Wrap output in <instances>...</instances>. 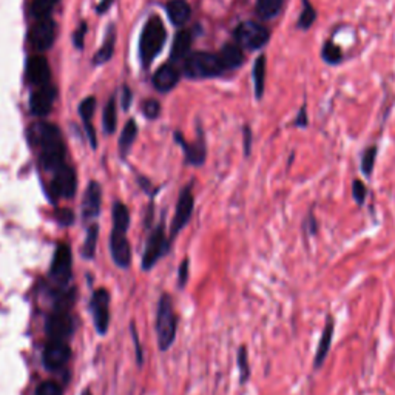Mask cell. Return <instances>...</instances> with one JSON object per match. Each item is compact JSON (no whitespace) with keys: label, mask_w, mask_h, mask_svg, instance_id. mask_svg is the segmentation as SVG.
Masks as SVG:
<instances>
[{"label":"cell","mask_w":395,"mask_h":395,"mask_svg":"<svg viewBox=\"0 0 395 395\" xmlns=\"http://www.w3.org/2000/svg\"><path fill=\"white\" fill-rule=\"evenodd\" d=\"M34 143L40 147V162L47 170L56 172L65 164V144L61 130L51 124H38L31 129Z\"/></svg>","instance_id":"cell-1"},{"label":"cell","mask_w":395,"mask_h":395,"mask_svg":"<svg viewBox=\"0 0 395 395\" xmlns=\"http://www.w3.org/2000/svg\"><path fill=\"white\" fill-rule=\"evenodd\" d=\"M111 235H110V252L115 264L121 269H127L131 264V247L127 238L130 225L129 209L122 202L113 204L111 210Z\"/></svg>","instance_id":"cell-2"},{"label":"cell","mask_w":395,"mask_h":395,"mask_svg":"<svg viewBox=\"0 0 395 395\" xmlns=\"http://www.w3.org/2000/svg\"><path fill=\"white\" fill-rule=\"evenodd\" d=\"M176 324H178V319L175 314L172 296L164 293L161 296L156 310V335L161 350H167L173 344L176 338Z\"/></svg>","instance_id":"cell-3"},{"label":"cell","mask_w":395,"mask_h":395,"mask_svg":"<svg viewBox=\"0 0 395 395\" xmlns=\"http://www.w3.org/2000/svg\"><path fill=\"white\" fill-rule=\"evenodd\" d=\"M166 42V28L162 25L161 19L152 17L145 24V28L140 36V59H143L144 65L147 67L156 56L159 54L162 45Z\"/></svg>","instance_id":"cell-4"},{"label":"cell","mask_w":395,"mask_h":395,"mask_svg":"<svg viewBox=\"0 0 395 395\" xmlns=\"http://www.w3.org/2000/svg\"><path fill=\"white\" fill-rule=\"evenodd\" d=\"M224 72L220 56L211 53H193L184 62V73L195 79L216 77Z\"/></svg>","instance_id":"cell-5"},{"label":"cell","mask_w":395,"mask_h":395,"mask_svg":"<svg viewBox=\"0 0 395 395\" xmlns=\"http://www.w3.org/2000/svg\"><path fill=\"white\" fill-rule=\"evenodd\" d=\"M234 36L236 44L243 49L255 51V49H261L269 44L271 31L264 25L253 22V20H245L236 26Z\"/></svg>","instance_id":"cell-6"},{"label":"cell","mask_w":395,"mask_h":395,"mask_svg":"<svg viewBox=\"0 0 395 395\" xmlns=\"http://www.w3.org/2000/svg\"><path fill=\"white\" fill-rule=\"evenodd\" d=\"M72 271H73V253L68 244H59L56 247L51 267H49V278H51L56 284L67 286L72 280Z\"/></svg>","instance_id":"cell-7"},{"label":"cell","mask_w":395,"mask_h":395,"mask_svg":"<svg viewBox=\"0 0 395 395\" xmlns=\"http://www.w3.org/2000/svg\"><path fill=\"white\" fill-rule=\"evenodd\" d=\"M168 249H170V241H168L166 236V230L162 225H158L147 239L145 252L143 257V269L144 271L153 269L158 261L164 255H167Z\"/></svg>","instance_id":"cell-8"},{"label":"cell","mask_w":395,"mask_h":395,"mask_svg":"<svg viewBox=\"0 0 395 395\" xmlns=\"http://www.w3.org/2000/svg\"><path fill=\"white\" fill-rule=\"evenodd\" d=\"M91 316L99 335H105L110 326V292L107 289L99 287L97 291L91 295L90 301Z\"/></svg>","instance_id":"cell-9"},{"label":"cell","mask_w":395,"mask_h":395,"mask_svg":"<svg viewBox=\"0 0 395 395\" xmlns=\"http://www.w3.org/2000/svg\"><path fill=\"white\" fill-rule=\"evenodd\" d=\"M195 209V196H193V188L192 184H188L187 187L182 188V192L178 198V204H176L175 215L170 225V235L175 238L179 232L186 227V225L192 220Z\"/></svg>","instance_id":"cell-10"},{"label":"cell","mask_w":395,"mask_h":395,"mask_svg":"<svg viewBox=\"0 0 395 395\" xmlns=\"http://www.w3.org/2000/svg\"><path fill=\"white\" fill-rule=\"evenodd\" d=\"M45 330L49 340H63L67 341L74 330V323L65 307L56 309L47 319Z\"/></svg>","instance_id":"cell-11"},{"label":"cell","mask_w":395,"mask_h":395,"mask_svg":"<svg viewBox=\"0 0 395 395\" xmlns=\"http://www.w3.org/2000/svg\"><path fill=\"white\" fill-rule=\"evenodd\" d=\"M77 188V176L72 167L63 164L54 172L49 192L53 193L56 200L61 198H73Z\"/></svg>","instance_id":"cell-12"},{"label":"cell","mask_w":395,"mask_h":395,"mask_svg":"<svg viewBox=\"0 0 395 395\" xmlns=\"http://www.w3.org/2000/svg\"><path fill=\"white\" fill-rule=\"evenodd\" d=\"M72 349L63 340H48L44 349V364L48 371H59L67 364Z\"/></svg>","instance_id":"cell-13"},{"label":"cell","mask_w":395,"mask_h":395,"mask_svg":"<svg viewBox=\"0 0 395 395\" xmlns=\"http://www.w3.org/2000/svg\"><path fill=\"white\" fill-rule=\"evenodd\" d=\"M56 25L51 19H40L30 31V44L36 51H45L54 42Z\"/></svg>","instance_id":"cell-14"},{"label":"cell","mask_w":395,"mask_h":395,"mask_svg":"<svg viewBox=\"0 0 395 395\" xmlns=\"http://www.w3.org/2000/svg\"><path fill=\"white\" fill-rule=\"evenodd\" d=\"M56 95H58V91H56V88L51 86H42L34 91L30 102L33 115L39 118L47 116L53 108Z\"/></svg>","instance_id":"cell-15"},{"label":"cell","mask_w":395,"mask_h":395,"mask_svg":"<svg viewBox=\"0 0 395 395\" xmlns=\"http://www.w3.org/2000/svg\"><path fill=\"white\" fill-rule=\"evenodd\" d=\"M101 201H102V188L101 184L96 181H91L82 201V216L83 220H95L101 211Z\"/></svg>","instance_id":"cell-16"},{"label":"cell","mask_w":395,"mask_h":395,"mask_svg":"<svg viewBox=\"0 0 395 395\" xmlns=\"http://www.w3.org/2000/svg\"><path fill=\"white\" fill-rule=\"evenodd\" d=\"M26 79L36 87L47 86L49 81V65L45 58L34 56L26 62Z\"/></svg>","instance_id":"cell-17"},{"label":"cell","mask_w":395,"mask_h":395,"mask_svg":"<svg viewBox=\"0 0 395 395\" xmlns=\"http://www.w3.org/2000/svg\"><path fill=\"white\" fill-rule=\"evenodd\" d=\"M334 330H335V321L332 316H328L326 320V326L323 329V334H321V340L319 348H316V354H315V360H314V368L315 369H320L324 360H326L329 350H330V346H332V340H334Z\"/></svg>","instance_id":"cell-18"},{"label":"cell","mask_w":395,"mask_h":395,"mask_svg":"<svg viewBox=\"0 0 395 395\" xmlns=\"http://www.w3.org/2000/svg\"><path fill=\"white\" fill-rule=\"evenodd\" d=\"M178 81H179V72L173 65H170V63L162 65L153 76V86L158 91H161V93L173 90Z\"/></svg>","instance_id":"cell-19"},{"label":"cell","mask_w":395,"mask_h":395,"mask_svg":"<svg viewBox=\"0 0 395 395\" xmlns=\"http://www.w3.org/2000/svg\"><path fill=\"white\" fill-rule=\"evenodd\" d=\"M218 56H220V61L223 63L224 70H235L238 67H241L244 62L243 48L238 44H225Z\"/></svg>","instance_id":"cell-20"},{"label":"cell","mask_w":395,"mask_h":395,"mask_svg":"<svg viewBox=\"0 0 395 395\" xmlns=\"http://www.w3.org/2000/svg\"><path fill=\"white\" fill-rule=\"evenodd\" d=\"M176 140L181 143L182 148H184L188 164H192V166H202L204 164V161H206V143H204L202 139H200L195 144H186L184 139H182V135L176 133Z\"/></svg>","instance_id":"cell-21"},{"label":"cell","mask_w":395,"mask_h":395,"mask_svg":"<svg viewBox=\"0 0 395 395\" xmlns=\"http://www.w3.org/2000/svg\"><path fill=\"white\" fill-rule=\"evenodd\" d=\"M95 108H96V99L93 96H90L87 97L86 101H83L81 105H79V115L81 118L83 119V124H86V130H87V135H88V139H90V144L93 148H96L97 143H96V133H95V129L91 127V118H93L95 115Z\"/></svg>","instance_id":"cell-22"},{"label":"cell","mask_w":395,"mask_h":395,"mask_svg":"<svg viewBox=\"0 0 395 395\" xmlns=\"http://www.w3.org/2000/svg\"><path fill=\"white\" fill-rule=\"evenodd\" d=\"M167 13L175 25H184L190 17V5L186 0H170L167 5Z\"/></svg>","instance_id":"cell-23"},{"label":"cell","mask_w":395,"mask_h":395,"mask_svg":"<svg viewBox=\"0 0 395 395\" xmlns=\"http://www.w3.org/2000/svg\"><path fill=\"white\" fill-rule=\"evenodd\" d=\"M283 5L284 0H257V16L263 20H271L278 16L283 10Z\"/></svg>","instance_id":"cell-24"},{"label":"cell","mask_w":395,"mask_h":395,"mask_svg":"<svg viewBox=\"0 0 395 395\" xmlns=\"http://www.w3.org/2000/svg\"><path fill=\"white\" fill-rule=\"evenodd\" d=\"M190 47H192V34L187 30H182L175 36L173 45H172V59L179 61L182 58H186L190 51Z\"/></svg>","instance_id":"cell-25"},{"label":"cell","mask_w":395,"mask_h":395,"mask_svg":"<svg viewBox=\"0 0 395 395\" xmlns=\"http://www.w3.org/2000/svg\"><path fill=\"white\" fill-rule=\"evenodd\" d=\"M253 86H255V96L257 99H261L264 95L266 87V56L261 54L257 58L255 63H253Z\"/></svg>","instance_id":"cell-26"},{"label":"cell","mask_w":395,"mask_h":395,"mask_svg":"<svg viewBox=\"0 0 395 395\" xmlns=\"http://www.w3.org/2000/svg\"><path fill=\"white\" fill-rule=\"evenodd\" d=\"M136 135H138V125L133 119H130L124 127L121 138H119V150H121L122 156H125V154L130 152V148L136 139Z\"/></svg>","instance_id":"cell-27"},{"label":"cell","mask_w":395,"mask_h":395,"mask_svg":"<svg viewBox=\"0 0 395 395\" xmlns=\"http://www.w3.org/2000/svg\"><path fill=\"white\" fill-rule=\"evenodd\" d=\"M321 58L329 65H338L344 59V54L340 45H337L334 40H326L321 48Z\"/></svg>","instance_id":"cell-28"},{"label":"cell","mask_w":395,"mask_h":395,"mask_svg":"<svg viewBox=\"0 0 395 395\" xmlns=\"http://www.w3.org/2000/svg\"><path fill=\"white\" fill-rule=\"evenodd\" d=\"M315 20H316V10L314 8V5L310 3V0H303V8L298 20H296V28L306 31L314 25Z\"/></svg>","instance_id":"cell-29"},{"label":"cell","mask_w":395,"mask_h":395,"mask_svg":"<svg viewBox=\"0 0 395 395\" xmlns=\"http://www.w3.org/2000/svg\"><path fill=\"white\" fill-rule=\"evenodd\" d=\"M97 236H99V225L93 224L88 227L86 241L82 245V257L86 259H93L96 253V245H97Z\"/></svg>","instance_id":"cell-30"},{"label":"cell","mask_w":395,"mask_h":395,"mask_svg":"<svg viewBox=\"0 0 395 395\" xmlns=\"http://www.w3.org/2000/svg\"><path fill=\"white\" fill-rule=\"evenodd\" d=\"M59 3V0H34L31 5V14L33 17H36L38 20L40 19H48L49 14H51L53 8Z\"/></svg>","instance_id":"cell-31"},{"label":"cell","mask_w":395,"mask_h":395,"mask_svg":"<svg viewBox=\"0 0 395 395\" xmlns=\"http://www.w3.org/2000/svg\"><path fill=\"white\" fill-rule=\"evenodd\" d=\"M102 122H104V130L111 135L116 130V124H118V118H116V104L115 99H110L108 104L105 105L104 110V116H102Z\"/></svg>","instance_id":"cell-32"},{"label":"cell","mask_w":395,"mask_h":395,"mask_svg":"<svg viewBox=\"0 0 395 395\" xmlns=\"http://www.w3.org/2000/svg\"><path fill=\"white\" fill-rule=\"evenodd\" d=\"M378 148L377 145H371L366 148L362 154V162H360V167H362V172L364 176H371L373 172V166H376Z\"/></svg>","instance_id":"cell-33"},{"label":"cell","mask_w":395,"mask_h":395,"mask_svg":"<svg viewBox=\"0 0 395 395\" xmlns=\"http://www.w3.org/2000/svg\"><path fill=\"white\" fill-rule=\"evenodd\" d=\"M113 48H115V31H113V28H111L107 39H105V42H104V45L99 48V51L96 53V56L93 58L95 63L107 62L111 58Z\"/></svg>","instance_id":"cell-34"},{"label":"cell","mask_w":395,"mask_h":395,"mask_svg":"<svg viewBox=\"0 0 395 395\" xmlns=\"http://www.w3.org/2000/svg\"><path fill=\"white\" fill-rule=\"evenodd\" d=\"M238 368H239V373H241V382H247L250 376V369H249V355H247L245 348H239L238 350Z\"/></svg>","instance_id":"cell-35"},{"label":"cell","mask_w":395,"mask_h":395,"mask_svg":"<svg viewBox=\"0 0 395 395\" xmlns=\"http://www.w3.org/2000/svg\"><path fill=\"white\" fill-rule=\"evenodd\" d=\"M36 395H62V389L54 380H45L38 386Z\"/></svg>","instance_id":"cell-36"},{"label":"cell","mask_w":395,"mask_h":395,"mask_svg":"<svg viewBox=\"0 0 395 395\" xmlns=\"http://www.w3.org/2000/svg\"><path fill=\"white\" fill-rule=\"evenodd\" d=\"M352 196H354V200L358 206H363L366 196H368V187L364 186L363 181L355 179L352 182Z\"/></svg>","instance_id":"cell-37"},{"label":"cell","mask_w":395,"mask_h":395,"mask_svg":"<svg viewBox=\"0 0 395 395\" xmlns=\"http://www.w3.org/2000/svg\"><path fill=\"white\" fill-rule=\"evenodd\" d=\"M143 111L148 119H156L159 116L161 105L158 101H154V99H148L143 105Z\"/></svg>","instance_id":"cell-38"},{"label":"cell","mask_w":395,"mask_h":395,"mask_svg":"<svg viewBox=\"0 0 395 395\" xmlns=\"http://www.w3.org/2000/svg\"><path fill=\"white\" fill-rule=\"evenodd\" d=\"M56 220H58L62 225H72L74 221V213L68 209H59L56 211Z\"/></svg>","instance_id":"cell-39"},{"label":"cell","mask_w":395,"mask_h":395,"mask_svg":"<svg viewBox=\"0 0 395 395\" xmlns=\"http://www.w3.org/2000/svg\"><path fill=\"white\" fill-rule=\"evenodd\" d=\"M187 280H188V259L186 258L184 261H182V264L179 266L178 284H179L181 287H184L186 283H187Z\"/></svg>","instance_id":"cell-40"},{"label":"cell","mask_w":395,"mask_h":395,"mask_svg":"<svg viewBox=\"0 0 395 395\" xmlns=\"http://www.w3.org/2000/svg\"><path fill=\"white\" fill-rule=\"evenodd\" d=\"M86 33H87V25L86 22H82L79 28H77V31L74 33V44L77 48L83 47V36H86Z\"/></svg>","instance_id":"cell-41"},{"label":"cell","mask_w":395,"mask_h":395,"mask_svg":"<svg viewBox=\"0 0 395 395\" xmlns=\"http://www.w3.org/2000/svg\"><path fill=\"white\" fill-rule=\"evenodd\" d=\"M131 335H133V340H135V346H136V358H138V363L143 364L144 355H143V349H140V346H139V338H138V332H136L135 326H131Z\"/></svg>","instance_id":"cell-42"},{"label":"cell","mask_w":395,"mask_h":395,"mask_svg":"<svg viewBox=\"0 0 395 395\" xmlns=\"http://www.w3.org/2000/svg\"><path fill=\"white\" fill-rule=\"evenodd\" d=\"M309 119H307V113H306V107H303L298 113V116L295 119V125L296 127H307Z\"/></svg>","instance_id":"cell-43"},{"label":"cell","mask_w":395,"mask_h":395,"mask_svg":"<svg viewBox=\"0 0 395 395\" xmlns=\"http://www.w3.org/2000/svg\"><path fill=\"white\" fill-rule=\"evenodd\" d=\"M250 145H252V133H250L249 127H245V129H244V150H245V156H249Z\"/></svg>","instance_id":"cell-44"},{"label":"cell","mask_w":395,"mask_h":395,"mask_svg":"<svg viewBox=\"0 0 395 395\" xmlns=\"http://www.w3.org/2000/svg\"><path fill=\"white\" fill-rule=\"evenodd\" d=\"M131 104V91L129 87L124 88V95H122V107L124 110L129 108V105Z\"/></svg>","instance_id":"cell-45"},{"label":"cell","mask_w":395,"mask_h":395,"mask_svg":"<svg viewBox=\"0 0 395 395\" xmlns=\"http://www.w3.org/2000/svg\"><path fill=\"white\" fill-rule=\"evenodd\" d=\"M113 0H102L101 3L97 5V13H104V11H107L108 10V6L111 5Z\"/></svg>","instance_id":"cell-46"},{"label":"cell","mask_w":395,"mask_h":395,"mask_svg":"<svg viewBox=\"0 0 395 395\" xmlns=\"http://www.w3.org/2000/svg\"><path fill=\"white\" fill-rule=\"evenodd\" d=\"M81 395H93V394H91V391H90V389H86V391H83Z\"/></svg>","instance_id":"cell-47"}]
</instances>
